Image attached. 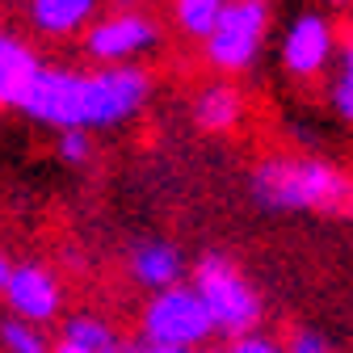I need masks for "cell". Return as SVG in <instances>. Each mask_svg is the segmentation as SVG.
<instances>
[{"mask_svg":"<svg viewBox=\"0 0 353 353\" xmlns=\"http://www.w3.org/2000/svg\"><path fill=\"white\" fill-rule=\"evenodd\" d=\"M143 97H148V76L135 68H110L97 76L42 68L17 110L63 130H84V126H110L130 118L143 105Z\"/></svg>","mask_w":353,"mask_h":353,"instance_id":"6da1fadb","label":"cell"},{"mask_svg":"<svg viewBox=\"0 0 353 353\" xmlns=\"http://www.w3.org/2000/svg\"><path fill=\"white\" fill-rule=\"evenodd\" d=\"M252 194L261 206L274 210H316L332 219H353V176L324 160H265L252 172Z\"/></svg>","mask_w":353,"mask_h":353,"instance_id":"7a4b0ae2","label":"cell"},{"mask_svg":"<svg viewBox=\"0 0 353 353\" xmlns=\"http://www.w3.org/2000/svg\"><path fill=\"white\" fill-rule=\"evenodd\" d=\"M206 303V312L214 320V328L223 332H248L261 320V303L252 294V286L236 274V265L228 256H206L198 261V286H194Z\"/></svg>","mask_w":353,"mask_h":353,"instance_id":"3957f363","label":"cell"},{"mask_svg":"<svg viewBox=\"0 0 353 353\" xmlns=\"http://www.w3.org/2000/svg\"><path fill=\"white\" fill-rule=\"evenodd\" d=\"M214 328L210 312H206V303L198 290H185V286H172L164 290L152 307H148V316H143V332L152 345L160 349H190L198 345L206 332Z\"/></svg>","mask_w":353,"mask_h":353,"instance_id":"277c9868","label":"cell"},{"mask_svg":"<svg viewBox=\"0 0 353 353\" xmlns=\"http://www.w3.org/2000/svg\"><path fill=\"white\" fill-rule=\"evenodd\" d=\"M265 21H270V9H265L261 0H236V5H228L219 30L206 38L210 59L219 68H248L256 47H261Z\"/></svg>","mask_w":353,"mask_h":353,"instance_id":"5b68a950","label":"cell"},{"mask_svg":"<svg viewBox=\"0 0 353 353\" xmlns=\"http://www.w3.org/2000/svg\"><path fill=\"white\" fill-rule=\"evenodd\" d=\"M328 51H332V30H328V21H324L320 13H303V17L290 26L286 42H282V59H286V68H290L294 76L320 72V68L328 63Z\"/></svg>","mask_w":353,"mask_h":353,"instance_id":"8992f818","label":"cell"},{"mask_svg":"<svg viewBox=\"0 0 353 353\" xmlns=\"http://www.w3.org/2000/svg\"><path fill=\"white\" fill-rule=\"evenodd\" d=\"M152 38H156V26L148 17L126 13V17L101 21L93 34H88V51H93L97 59H126V55L152 47Z\"/></svg>","mask_w":353,"mask_h":353,"instance_id":"52a82bcc","label":"cell"},{"mask_svg":"<svg viewBox=\"0 0 353 353\" xmlns=\"http://www.w3.org/2000/svg\"><path fill=\"white\" fill-rule=\"evenodd\" d=\"M5 294H9L13 312L21 320H51L55 307H59V290H55L51 274L38 270V265H21V270H13Z\"/></svg>","mask_w":353,"mask_h":353,"instance_id":"ba28073f","label":"cell"},{"mask_svg":"<svg viewBox=\"0 0 353 353\" xmlns=\"http://www.w3.org/2000/svg\"><path fill=\"white\" fill-rule=\"evenodd\" d=\"M38 59L30 55V47L0 34V101L5 105H21V97L30 93V84L38 76Z\"/></svg>","mask_w":353,"mask_h":353,"instance_id":"9c48e42d","label":"cell"},{"mask_svg":"<svg viewBox=\"0 0 353 353\" xmlns=\"http://www.w3.org/2000/svg\"><path fill=\"white\" fill-rule=\"evenodd\" d=\"M240 114H244V97L236 93V88H228V84L206 88V93L194 101V118L206 130H232L240 122Z\"/></svg>","mask_w":353,"mask_h":353,"instance_id":"30bf717a","label":"cell"},{"mask_svg":"<svg viewBox=\"0 0 353 353\" xmlns=\"http://www.w3.org/2000/svg\"><path fill=\"white\" fill-rule=\"evenodd\" d=\"M55 353H130L101 320H72L55 345Z\"/></svg>","mask_w":353,"mask_h":353,"instance_id":"8fae6325","label":"cell"},{"mask_svg":"<svg viewBox=\"0 0 353 353\" xmlns=\"http://www.w3.org/2000/svg\"><path fill=\"white\" fill-rule=\"evenodd\" d=\"M130 270L143 286H156V290H172L176 274H181V256H176L168 244H143L135 256H130Z\"/></svg>","mask_w":353,"mask_h":353,"instance_id":"7c38bea8","label":"cell"},{"mask_svg":"<svg viewBox=\"0 0 353 353\" xmlns=\"http://www.w3.org/2000/svg\"><path fill=\"white\" fill-rule=\"evenodd\" d=\"M88 13H93V5H88V0H34V5H30V17H34L42 30H51V34L76 30Z\"/></svg>","mask_w":353,"mask_h":353,"instance_id":"4fadbf2b","label":"cell"},{"mask_svg":"<svg viewBox=\"0 0 353 353\" xmlns=\"http://www.w3.org/2000/svg\"><path fill=\"white\" fill-rule=\"evenodd\" d=\"M223 9L228 5H219V0H181V5H176V17H181V26L190 34L210 38L219 30V21H223Z\"/></svg>","mask_w":353,"mask_h":353,"instance_id":"5bb4252c","label":"cell"},{"mask_svg":"<svg viewBox=\"0 0 353 353\" xmlns=\"http://www.w3.org/2000/svg\"><path fill=\"white\" fill-rule=\"evenodd\" d=\"M0 336H5V349H9V353H47V345H42L38 328H30L26 320L0 324Z\"/></svg>","mask_w":353,"mask_h":353,"instance_id":"9a60e30c","label":"cell"},{"mask_svg":"<svg viewBox=\"0 0 353 353\" xmlns=\"http://www.w3.org/2000/svg\"><path fill=\"white\" fill-rule=\"evenodd\" d=\"M332 110H336L345 122H353V47H349V55H345L341 80L332 84Z\"/></svg>","mask_w":353,"mask_h":353,"instance_id":"2e32d148","label":"cell"},{"mask_svg":"<svg viewBox=\"0 0 353 353\" xmlns=\"http://www.w3.org/2000/svg\"><path fill=\"white\" fill-rule=\"evenodd\" d=\"M286 353H336V349H332V341H328V336H320L316 328H294V332H290Z\"/></svg>","mask_w":353,"mask_h":353,"instance_id":"e0dca14e","label":"cell"},{"mask_svg":"<svg viewBox=\"0 0 353 353\" xmlns=\"http://www.w3.org/2000/svg\"><path fill=\"white\" fill-rule=\"evenodd\" d=\"M59 156L72 160V164L88 160V135H84V130H63V135H59Z\"/></svg>","mask_w":353,"mask_h":353,"instance_id":"ac0fdd59","label":"cell"},{"mask_svg":"<svg viewBox=\"0 0 353 353\" xmlns=\"http://www.w3.org/2000/svg\"><path fill=\"white\" fill-rule=\"evenodd\" d=\"M228 353H282L278 345H270V341H261V336H240Z\"/></svg>","mask_w":353,"mask_h":353,"instance_id":"d6986e66","label":"cell"},{"mask_svg":"<svg viewBox=\"0 0 353 353\" xmlns=\"http://www.w3.org/2000/svg\"><path fill=\"white\" fill-rule=\"evenodd\" d=\"M9 278H13V270L5 265V256H0V286H9Z\"/></svg>","mask_w":353,"mask_h":353,"instance_id":"ffe728a7","label":"cell"},{"mask_svg":"<svg viewBox=\"0 0 353 353\" xmlns=\"http://www.w3.org/2000/svg\"><path fill=\"white\" fill-rule=\"evenodd\" d=\"M139 353H190V349H160V345H148V349H139Z\"/></svg>","mask_w":353,"mask_h":353,"instance_id":"44dd1931","label":"cell"}]
</instances>
